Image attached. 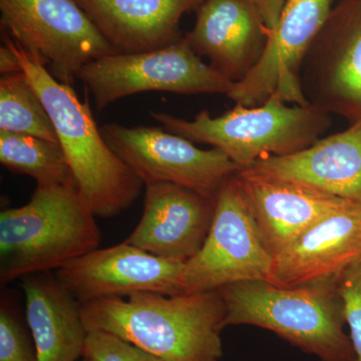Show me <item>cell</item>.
<instances>
[{"mask_svg":"<svg viewBox=\"0 0 361 361\" xmlns=\"http://www.w3.org/2000/svg\"><path fill=\"white\" fill-rule=\"evenodd\" d=\"M84 357L94 361H163L109 332H87Z\"/></svg>","mask_w":361,"mask_h":361,"instance_id":"603a6c76","label":"cell"},{"mask_svg":"<svg viewBox=\"0 0 361 361\" xmlns=\"http://www.w3.org/2000/svg\"><path fill=\"white\" fill-rule=\"evenodd\" d=\"M118 54L155 51L182 39L180 18L204 0H75Z\"/></svg>","mask_w":361,"mask_h":361,"instance_id":"ac0fdd59","label":"cell"},{"mask_svg":"<svg viewBox=\"0 0 361 361\" xmlns=\"http://www.w3.org/2000/svg\"><path fill=\"white\" fill-rule=\"evenodd\" d=\"M185 263L157 257L123 241L73 259L56 271L61 286L80 304L135 293L182 294Z\"/></svg>","mask_w":361,"mask_h":361,"instance_id":"7c38bea8","label":"cell"},{"mask_svg":"<svg viewBox=\"0 0 361 361\" xmlns=\"http://www.w3.org/2000/svg\"><path fill=\"white\" fill-rule=\"evenodd\" d=\"M339 276L279 287L263 280L219 289L226 306L225 327L252 325L278 336L320 361H357L344 331Z\"/></svg>","mask_w":361,"mask_h":361,"instance_id":"3957f363","label":"cell"},{"mask_svg":"<svg viewBox=\"0 0 361 361\" xmlns=\"http://www.w3.org/2000/svg\"><path fill=\"white\" fill-rule=\"evenodd\" d=\"M236 178L273 256L311 226L356 202L300 183L265 177L245 170H239Z\"/></svg>","mask_w":361,"mask_h":361,"instance_id":"9a60e30c","label":"cell"},{"mask_svg":"<svg viewBox=\"0 0 361 361\" xmlns=\"http://www.w3.org/2000/svg\"><path fill=\"white\" fill-rule=\"evenodd\" d=\"M0 163L30 176L37 186L75 183L59 142L0 130Z\"/></svg>","mask_w":361,"mask_h":361,"instance_id":"ffe728a7","label":"cell"},{"mask_svg":"<svg viewBox=\"0 0 361 361\" xmlns=\"http://www.w3.org/2000/svg\"><path fill=\"white\" fill-rule=\"evenodd\" d=\"M4 44L0 47V73L2 75L4 73V75L21 73L23 70H21L20 59L6 42H4Z\"/></svg>","mask_w":361,"mask_h":361,"instance_id":"484cf974","label":"cell"},{"mask_svg":"<svg viewBox=\"0 0 361 361\" xmlns=\"http://www.w3.org/2000/svg\"><path fill=\"white\" fill-rule=\"evenodd\" d=\"M334 0H286L257 65L226 96L236 104L257 106L271 97L308 106L300 75L306 54L331 13Z\"/></svg>","mask_w":361,"mask_h":361,"instance_id":"8fae6325","label":"cell"},{"mask_svg":"<svg viewBox=\"0 0 361 361\" xmlns=\"http://www.w3.org/2000/svg\"><path fill=\"white\" fill-rule=\"evenodd\" d=\"M0 23L65 85L90 61L118 54L75 0H0Z\"/></svg>","mask_w":361,"mask_h":361,"instance_id":"8992f818","label":"cell"},{"mask_svg":"<svg viewBox=\"0 0 361 361\" xmlns=\"http://www.w3.org/2000/svg\"><path fill=\"white\" fill-rule=\"evenodd\" d=\"M49 273L21 279L37 361H78L87 336L80 304Z\"/></svg>","mask_w":361,"mask_h":361,"instance_id":"d6986e66","label":"cell"},{"mask_svg":"<svg viewBox=\"0 0 361 361\" xmlns=\"http://www.w3.org/2000/svg\"><path fill=\"white\" fill-rule=\"evenodd\" d=\"M0 361H37L30 330L7 296L0 306Z\"/></svg>","mask_w":361,"mask_h":361,"instance_id":"7402d4cb","label":"cell"},{"mask_svg":"<svg viewBox=\"0 0 361 361\" xmlns=\"http://www.w3.org/2000/svg\"><path fill=\"white\" fill-rule=\"evenodd\" d=\"M240 170L300 183L361 203V121L298 153L266 157Z\"/></svg>","mask_w":361,"mask_h":361,"instance_id":"e0dca14e","label":"cell"},{"mask_svg":"<svg viewBox=\"0 0 361 361\" xmlns=\"http://www.w3.org/2000/svg\"><path fill=\"white\" fill-rule=\"evenodd\" d=\"M339 292L344 306V317L350 330L356 360L361 361V258L339 275Z\"/></svg>","mask_w":361,"mask_h":361,"instance_id":"cb8c5ba5","label":"cell"},{"mask_svg":"<svg viewBox=\"0 0 361 361\" xmlns=\"http://www.w3.org/2000/svg\"><path fill=\"white\" fill-rule=\"evenodd\" d=\"M96 217L75 183L37 186L27 204L0 213V283L56 271L99 248Z\"/></svg>","mask_w":361,"mask_h":361,"instance_id":"277c9868","label":"cell"},{"mask_svg":"<svg viewBox=\"0 0 361 361\" xmlns=\"http://www.w3.org/2000/svg\"><path fill=\"white\" fill-rule=\"evenodd\" d=\"M78 80L92 94L99 111L139 92L227 94L234 85L203 63L184 37L155 51L94 59L78 73Z\"/></svg>","mask_w":361,"mask_h":361,"instance_id":"52a82bcc","label":"cell"},{"mask_svg":"<svg viewBox=\"0 0 361 361\" xmlns=\"http://www.w3.org/2000/svg\"><path fill=\"white\" fill-rule=\"evenodd\" d=\"M30 84L49 111L75 184L97 217L113 218L141 194L142 180L106 142L89 101H80L71 85L59 82L37 56L4 33Z\"/></svg>","mask_w":361,"mask_h":361,"instance_id":"7a4b0ae2","label":"cell"},{"mask_svg":"<svg viewBox=\"0 0 361 361\" xmlns=\"http://www.w3.org/2000/svg\"><path fill=\"white\" fill-rule=\"evenodd\" d=\"M268 32L276 27L286 0H251Z\"/></svg>","mask_w":361,"mask_h":361,"instance_id":"d4e9b609","label":"cell"},{"mask_svg":"<svg viewBox=\"0 0 361 361\" xmlns=\"http://www.w3.org/2000/svg\"><path fill=\"white\" fill-rule=\"evenodd\" d=\"M101 133L145 186L173 183L217 198L223 184L239 171L221 149L197 148L163 128L109 123Z\"/></svg>","mask_w":361,"mask_h":361,"instance_id":"9c48e42d","label":"cell"},{"mask_svg":"<svg viewBox=\"0 0 361 361\" xmlns=\"http://www.w3.org/2000/svg\"><path fill=\"white\" fill-rule=\"evenodd\" d=\"M216 199L173 183L148 185L141 221L126 241L157 257L186 263L208 236Z\"/></svg>","mask_w":361,"mask_h":361,"instance_id":"4fadbf2b","label":"cell"},{"mask_svg":"<svg viewBox=\"0 0 361 361\" xmlns=\"http://www.w3.org/2000/svg\"><path fill=\"white\" fill-rule=\"evenodd\" d=\"M273 261L236 174L233 175L217 195L203 246L185 263L182 294L219 290L239 282H269Z\"/></svg>","mask_w":361,"mask_h":361,"instance_id":"ba28073f","label":"cell"},{"mask_svg":"<svg viewBox=\"0 0 361 361\" xmlns=\"http://www.w3.org/2000/svg\"><path fill=\"white\" fill-rule=\"evenodd\" d=\"M0 130L59 142L49 111L23 71L0 80Z\"/></svg>","mask_w":361,"mask_h":361,"instance_id":"44dd1931","label":"cell"},{"mask_svg":"<svg viewBox=\"0 0 361 361\" xmlns=\"http://www.w3.org/2000/svg\"><path fill=\"white\" fill-rule=\"evenodd\" d=\"M361 258V203L311 226L274 256L270 283L296 287L339 276Z\"/></svg>","mask_w":361,"mask_h":361,"instance_id":"2e32d148","label":"cell"},{"mask_svg":"<svg viewBox=\"0 0 361 361\" xmlns=\"http://www.w3.org/2000/svg\"><path fill=\"white\" fill-rule=\"evenodd\" d=\"M80 361H94V360H90V358H85V357H84V360H80Z\"/></svg>","mask_w":361,"mask_h":361,"instance_id":"4316f807","label":"cell"},{"mask_svg":"<svg viewBox=\"0 0 361 361\" xmlns=\"http://www.w3.org/2000/svg\"><path fill=\"white\" fill-rule=\"evenodd\" d=\"M87 332H109L163 361H218L226 306L219 290L135 293L80 304Z\"/></svg>","mask_w":361,"mask_h":361,"instance_id":"6da1fadb","label":"cell"},{"mask_svg":"<svg viewBox=\"0 0 361 361\" xmlns=\"http://www.w3.org/2000/svg\"><path fill=\"white\" fill-rule=\"evenodd\" d=\"M301 89L310 106L361 121V0H341L306 54Z\"/></svg>","mask_w":361,"mask_h":361,"instance_id":"30bf717a","label":"cell"},{"mask_svg":"<svg viewBox=\"0 0 361 361\" xmlns=\"http://www.w3.org/2000/svg\"><path fill=\"white\" fill-rule=\"evenodd\" d=\"M279 96L257 106L236 104L213 118L204 110L193 121L149 111L169 133L219 149L240 169L270 156H287L310 148L330 126L329 114L314 106H289Z\"/></svg>","mask_w":361,"mask_h":361,"instance_id":"5b68a950","label":"cell"},{"mask_svg":"<svg viewBox=\"0 0 361 361\" xmlns=\"http://www.w3.org/2000/svg\"><path fill=\"white\" fill-rule=\"evenodd\" d=\"M184 37L195 54L233 84L241 82L267 44L268 30L251 0H204Z\"/></svg>","mask_w":361,"mask_h":361,"instance_id":"5bb4252c","label":"cell"}]
</instances>
